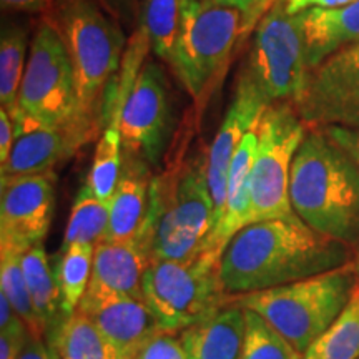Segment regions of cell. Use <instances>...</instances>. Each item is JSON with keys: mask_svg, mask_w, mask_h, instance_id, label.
<instances>
[{"mask_svg": "<svg viewBox=\"0 0 359 359\" xmlns=\"http://www.w3.org/2000/svg\"><path fill=\"white\" fill-rule=\"evenodd\" d=\"M353 262L351 246L320 235L298 215L251 223L224 250L219 278L230 296L306 280Z\"/></svg>", "mask_w": 359, "mask_h": 359, "instance_id": "1", "label": "cell"}, {"mask_svg": "<svg viewBox=\"0 0 359 359\" xmlns=\"http://www.w3.org/2000/svg\"><path fill=\"white\" fill-rule=\"evenodd\" d=\"M290 198L314 231L359 246V167L321 128L309 130L296 151Z\"/></svg>", "mask_w": 359, "mask_h": 359, "instance_id": "2", "label": "cell"}, {"mask_svg": "<svg viewBox=\"0 0 359 359\" xmlns=\"http://www.w3.org/2000/svg\"><path fill=\"white\" fill-rule=\"evenodd\" d=\"M356 285L358 275L351 262L290 285L230 296V302L263 316L303 354L343 313Z\"/></svg>", "mask_w": 359, "mask_h": 359, "instance_id": "3", "label": "cell"}, {"mask_svg": "<svg viewBox=\"0 0 359 359\" xmlns=\"http://www.w3.org/2000/svg\"><path fill=\"white\" fill-rule=\"evenodd\" d=\"M50 15L74 67L80 107L97 116L98 102L118 69L125 45L122 27L97 0H55Z\"/></svg>", "mask_w": 359, "mask_h": 359, "instance_id": "4", "label": "cell"}, {"mask_svg": "<svg viewBox=\"0 0 359 359\" xmlns=\"http://www.w3.org/2000/svg\"><path fill=\"white\" fill-rule=\"evenodd\" d=\"M219 263L222 259L200 251L190 259H161L148 266L143 302L165 333H182L230 302L219 278Z\"/></svg>", "mask_w": 359, "mask_h": 359, "instance_id": "5", "label": "cell"}, {"mask_svg": "<svg viewBox=\"0 0 359 359\" xmlns=\"http://www.w3.org/2000/svg\"><path fill=\"white\" fill-rule=\"evenodd\" d=\"M308 132L293 105L275 103L264 110L251 168V223L296 215L290 198L291 167Z\"/></svg>", "mask_w": 359, "mask_h": 359, "instance_id": "6", "label": "cell"}, {"mask_svg": "<svg viewBox=\"0 0 359 359\" xmlns=\"http://www.w3.org/2000/svg\"><path fill=\"white\" fill-rule=\"evenodd\" d=\"M151 195L158 210L151 243L154 262L196 257L215 223L205 161L195 160L183 168L175 185L165 187L160 180H154Z\"/></svg>", "mask_w": 359, "mask_h": 359, "instance_id": "7", "label": "cell"}, {"mask_svg": "<svg viewBox=\"0 0 359 359\" xmlns=\"http://www.w3.org/2000/svg\"><path fill=\"white\" fill-rule=\"evenodd\" d=\"M243 13L213 0H185L182 25L170 60L173 74L193 98L203 95L226 64L240 37Z\"/></svg>", "mask_w": 359, "mask_h": 359, "instance_id": "8", "label": "cell"}, {"mask_svg": "<svg viewBox=\"0 0 359 359\" xmlns=\"http://www.w3.org/2000/svg\"><path fill=\"white\" fill-rule=\"evenodd\" d=\"M245 70L268 105L302 98L309 67L302 25L298 15L288 12L286 0H276L255 27Z\"/></svg>", "mask_w": 359, "mask_h": 359, "instance_id": "9", "label": "cell"}, {"mask_svg": "<svg viewBox=\"0 0 359 359\" xmlns=\"http://www.w3.org/2000/svg\"><path fill=\"white\" fill-rule=\"evenodd\" d=\"M19 107L43 127L97 120L80 107L69 52L50 19L39 25L32 39Z\"/></svg>", "mask_w": 359, "mask_h": 359, "instance_id": "10", "label": "cell"}, {"mask_svg": "<svg viewBox=\"0 0 359 359\" xmlns=\"http://www.w3.org/2000/svg\"><path fill=\"white\" fill-rule=\"evenodd\" d=\"M118 122L125 155L158 163L173 128V102L165 70L148 62L138 72L120 109H111ZM105 120V122H107Z\"/></svg>", "mask_w": 359, "mask_h": 359, "instance_id": "11", "label": "cell"}, {"mask_svg": "<svg viewBox=\"0 0 359 359\" xmlns=\"http://www.w3.org/2000/svg\"><path fill=\"white\" fill-rule=\"evenodd\" d=\"M294 109L309 130L343 127L359 132V43L309 70Z\"/></svg>", "mask_w": 359, "mask_h": 359, "instance_id": "12", "label": "cell"}, {"mask_svg": "<svg viewBox=\"0 0 359 359\" xmlns=\"http://www.w3.org/2000/svg\"><path fill=\"white\" fill-rule=\"evenodd\" d=\"M55 172L0 177V248L25 253L43 243L55 210Z\"/></svg>", "mask_w": 359, "mask_h": 359, "instance_id": "13", "label": "cell"}, {"mask_svg": "<svg viewBox=\"0 0 359 359\" xmlns=\"http://www.w3.org/2000/svg\"><path fill=\"white\" fill-rule=\"evenodd\" d=\"M268 107V102L259 93L248 72L243 69L238 77L235 97L228 107L226 115L215 135L205 160L206 182H208L215 205L213 228L222 219L224 205H226L228 172H230L233 156L245 135L259 123Z\"/></svg>", "mask_w": 359, "mask_h": 359, "instance_id": "14", "label": "cell"}, {"mask_svg": "<svg viewBox=\"0 0 359 359\" xmlns=\"http://www.w3.org/2000/svg\"><path fill=\"white\" fill-rule=\"evenodd\" d=\"M77 311L87 316L128 359H138L151 341L165 334L143 299L87 288Z\"/></svg>", "mask_w": 359, "mask_h": 359, "instance_id": "15", "label": "cell"}, {"mask_svg": "<svg viewBox=\"0 0 359 359\" xmlns=\"http://www.w3.org/2000/svg\"><path fill=\"white\" fill-rule=\"evenodd\" d=\"M156 212V201L151 195L150 210L137 236L127 241H102L95 246L88 288L143 299V276L154 263L151 243Z\"/></svg>", "mask_w": 359, "mask_h": 359, "instance_id": "16", "label": "cell"}, {"mask_svg": "<svg viewBox=\"0 0 359 359\" xmlns=\"http://www.w3.org/2000/svg\"><path fill=\"white\" fill-rule=\"evenodd\" d=\"M97 120H82L62 127H39L15 138L11 156L0 165V177H22L55 172L85 143L95 138Z\"/></svg>", "mask_w": 359, "mask_h": 359, "instance_id": "17", "label": "cell"}, {"mask_svg": "<svg viewBox=\"0 0 359 359\" xmlns=\"http://www.w3.org/2000/svg\"><path fill=\"white\" fill-rule=\"evenodd\" d=\"M258 147V125L251 128L238 147L228 172L226 205L217 226L205 238L200 251L222 259L233 236L251 223V168Z\"/></svg>", "mask_w": 359, "mask_h": 359, "instance_id": "18", "label": "cell"}, {"mask_svg": "<svg viewBox=\"0 0 359 359\" xmlns=\"http://www.w3.org/2000/svg\"><path fill=\"white\" fill-rule=\"evenodd\" d=\"M298 15L309 70L343 48L359 43V0L333 8L313 7Z\"/></svg>", "mask_w": 359, "mask_h": 359, "instance_id": "19", "label": "cell"}, {"mask_svg": "<svg viewBox=\"0 0 359 359\" xmlns=\"http://www.w3.org/2000/svg\"><path fill=\"white\" fill-rule=\"evenodd\" d=\"M151 183L150 165L125 155L122 175L109 201L110 222L103 241H127L138 235L150 210Z\"/></svg>", "mask_w": 359, "mask_h": 359, "instance_id": "20", "label": "cell"}, {"mask_svg": "<svg viewBox=\"0 0 359 359\" xmlns=\"http://www.w3.org/2000/svg\"><path fill=\"white\" fill-rule=\"evenodd\" d=\"M243 338L245 309L231 302L180 334L187 359H240Z\"/></svg>", "mask_w": 359, "mask_h": 359, "instance_id": "21", "label": "cell"}, {"mask_svg": "<svg viewBox=\"0 0 359 359\" xmlns=\"http://www.w3.org/2000/svg\"><path fill=\"white\" fill-rule=\"evenodd\" d=\"M45 339L60 359H128L79 311L64 314Z\"/></svg>", "mask_w": 359, "mask_h": 359, "instance_id": "22", "label": "cell"}, {"mask_svg": "<svg viewBox=\"0 0 359 359\" xmlns=\"http://www.w3.org/2000/svg\"><path fill=\"white\" fill-rule=\"evenodd\" d=\"M22 268L29 288L30 299L37 313L40 325L45 334L55 323L64 316L62 309L60 290L55 276V266H52L50 258L45 253L43 243L34 245L22 257Z\"/></svg>", "mask_w": 359, "mask_h": 359, "instance_id": "23", "label": "cell"}, {"mask_svg": "<svg viewBox=\"0 0 359 359\" xmlns=\"http://www.w3.org/2000/svg\"><path fill=\"white\" fill-rule=\"evenodd\" d=\"M302 359H359V283L351 299Z\"/></svg>", "mask_w": 359, "mask_h": 359, "instance_id": "24", "label": "cell"}, {"mask_svg": "<svg viewBox=\"0 0 359 359\" xmlns=\"http://www.w3.org/2000/svg\"><path fill=\"white\" fill-rule=\"evenodd\" d=\"M110 222L109 201L98 200L87 185L80 188L67 223L62 248L70 245L97 246L105 240Z\"/></svg>", "mask_w": 359, "mask_h": 359, "instance_id": "25", "label": "cell"}, {"mask_svg": "<svg viewBox=\"0 0 359 359\" xmlns=\"http://www.w3.org/2000/svg\"><path fill=\"white\" fill-rule=\"evenodd\" d=\"M122 150L123 145L118 122L111 115L107 120L100 140L97 142L92 167H90L87 183H85L98 200L110 201L114 195L123 168Z\"/></svg>", "mask_w": 359, "mask_h": 359, "instance_id": "26", "label": "cell"}, {"mask_svg": "<svg viewBox=\"0 0 359 359\" xmlns=\"http://www.w3.org/2000/svg\"><path fill=\"white\" fill-rule=\"evenodd\" d=\"M27 30L19 24H4L0 35V103L8 114L19 109L25 74Z\"/></svg>", "mask_w": 359, "mask_h": 359, "instance_id": "27", "label": "cell"}, {"mask_svg": "<svg viewBox=\"0 0 359 359\" xmlns=\"http://www.w3.org/2000/svg\"><path fill=\"white\" fill-rule=\"evenodd\" d=\"M58 253V262L53 266L60 290L62 309L65 314H72L77 311L92 280L95 246L70 245L60 248Z\"/></svg>", "mask_w": 359, "mask_h": 359, "instance_id": "28", "label": "cell"}, {"mask_svg": "<svg viewBox=\"0 0 359 359\" xmlns=\"http://www.w3.org/2000/svg\"><path fill=\"white\" fill-rule=\"evenodd\" d=\"M185 0H143L142 27L155 55L170 64L180 25H182Z\"/></svg>", "mask_w": 359, "mask_h": 359, "instance_id": "29", "label": "cell"}, {"mask_svg": "<svg viewBox=\"0 0 359 359\" xmlns=\"http://www.w3.org/2000/svg\"><path fill=\"white\" fill-rule=\"evenodd\" d=\"M24 253L17 250L0 248V291L7 296L20 320L29 327L30 334L43 338L45 331L35 313L32 299L22 268Z\"/></svg>", "mask_w": 359, "mask_h": 359, "instance_id": "30", "label": "cell"}, {"mask_svg": "<svg viewBox=\"0 0 359 359\" xmlns=\"http://www.w3.org/2000/svg\"><path fill=\"white\" fill-rule=\"evenodd\" d=\"M240 359H302V353L296 351L263 316L245 309V338Z\"/></svg>", "mask_w": 359, "mask_h": 359, "instance_id": "31", "label": "cell"}, {"mask_svg": "<svg viewBox=\"0 0 359 359\" xmlns=\"http://www.w3.org/2000/svg\"><path fill=\"white\" fill-rule=\"evenodd\" d=\"M29 336V327L20 318L0 327V359H19Z\"/></svg>", "mask_w": 359, "mask_h": 359, "instance_id": "32", "label": "cell"}, {"mask_svg": "<svg viewBox=\"0 0 359 359\" xmlns=\"http://www.w3.org/2000/svg\"><path fill=\"white\" fill-rule=\"evenodd\" d=\"M138 359H187V354L180 338L177 339L173 334L165 333L151 341Z\"/></svg>", "mask_w": 359, "mask_h": 359, "instance_id": "33", "label": "cell"}, {"mask_svg": "<svg viewBox=\"0 0 359 359\" xmlns=\"http://www.w3.org/2000/svg\"><path fill=\"white\" fill-rule=\"evenodd\" d=\"M213 2L219 4V6L238 8V11L243 13L240 39H243L246 32H250L251 29H255L259 19L264 15L263 0H213Z\"/></svg>", "mask_w": 359, "mask_h": 359, "instance_id": "34", "label": "cell"}, {"mask_svg": "<svg viewBox=\"0 0 359 359\" xmlns=\"http://www.w3.org/2000/svg\"><path fill=\"white\" fill-rule=\"evenodd\" d=\"M327 137L333 140L336 145L343 148L351 160L359 167V132L343 127H323Z\"/></svg>", "mask_w": 359, "mask_h": 359, "instance_id": "35", "label": "cell"}, {"mask_svg": "<svg viewBox=\"0 0 359 359\" xmlns=\"http://www.w3.org/2000/svg\"><path fill=\"white\" fill-rule=\"evenodd\" d=\"M15 143V128L6 109H0V165H4L11 156Z\"/></svg>", "mask_w": 359, "mask_h": 359, "instance_id": "36", "label": "cell"}, {"mask_svg": "<svg viewBox=\"0 0 359 359\" xmlns=\"http://www.w3.org/2000/svg\"><path fill=\"white\" fill-rule=\"evenodd\" d=\"M2 11L11 12H48L53 11L55 0H0Z\"/></svg>", "mask_w": 359, "mask_h": 359, "instance_id": "37", "label": "cell"}, {"mask_svg": "<svg viewBox=\"0 0 359 359\" xmlns=\"http://www.w3.org/2000/svg\"><path fill=\"white\" fill-rule=\"evenodd\" d=\"M19 359H60V358H58L55 349L48 344V341L45 343L43 338L30 334L29 339H27L24 351L20 353Z\"/></svg>", "mask_w": 359, "mask_h": 359, "instance_id": "38", "label": "cell"}, {"mask_svg": "<svg viewBox=\"0 0 359 359\" xmlns=\"http://www.w3.org/2000/svg\"><path fill=\"white\" fill-rule=\"evenodd\" d=\"M354 0H286V8L290 13H299L303 11L313 7H323V8H333L351 4Z\"/></svg>", "mask_w": 359, "mask_h": 359, "instance_id": "39", "label": "cell"}, {"mask_svg": "<svg viewBox=\"0 0 359 359\" xmlns=\"http://www.w3.org/2000/svg\"><path fill=\"white\" fill-rule=\"evenodd\" d=\"M98 4H103V6L107 7V11L111 15H118V17H123V19H128L130 15H132V11L135 7V4H137V0H97Z\"/></svg>", "mask_w": 359, "mask_h": 359, "instance_id": "40", "label": "cell"}, {"mask_svg": "<svg viewBox=\"0 0 359 359\" xmlns=\"http://www.w3.org/2000/svg\"><path fill=\"white\" fill-rule=\"evenodd\" d=\"M353 266H354V269H356L358 283H359V246H356V253L353 255Z\"/></svg>", "mask_w": 359, "mask_h": 359, "instance_id": "41", "label": "cell"}, {"mask_svg": "<svg viewBox=\"0 0 359 359\" xmlns=\"http://www.w3.org/2000/svg\"><path fill=\"white\" fill-rule=\"evenodd\" d=\"M275 2H276V0H263V11H264V13H266L269 8H271V6Z\"/></svg>", "mask_w": 359, "mask_h": 359, "instance_id": "42", "label": "cell"}]
</instances>
